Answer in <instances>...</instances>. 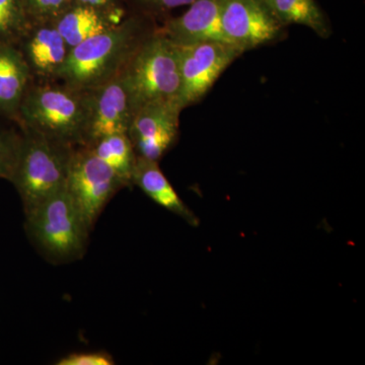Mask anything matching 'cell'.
Returning a JSON list of instances; mask_svg holds the SVG:
<instances>
[{
	"label": "cell",
	"instance_id": "cell-15",
	"mask_svg": "<svg viewBox=\"0 0 365 365\" xmlns=\"http://www.w3.org/2000/svg\"><path fill=\"white\" fill-rule=\"evenodd\" d=\"M31 81L32 76L18 46L0 45V114L18 119Z\"/></svg>",
	"mask_w": 365,
	"mask_h": 365
},
{
	"label": "cell",
	"instance_id": "cell-19",
	"mask_svg": "<svg viewBox=\"0 0 365 365\" xmlns=\"http://www.w3.org/2000/svg\"><path fill=\"white\" fill-rule=\"evenodd\" d=\"M23 134L0 130V179L11 182L20 158Z\"/></svg>",
	"mask_w": 365,
	"mask_h": 365
},
{
	"label": "cell",
	"instance_id": "cell-3",
	"mask_svg": "<svg viewBox=\"0 0 365 365\" xmlns=\"http://www.w3.org/2000/svg\"><path fill=\"white\" fill-rule=\"evenodd\" d=\"M25 215L26 232L48 260L66 263L83 256L91 230L66 186Z\"/></svg>",
	"mask_w": 365,
	"mask_h": 365
},
{
	"label": "cell",
	"instance_id": "cell-2",
	"mask_svg": "<svg viewBox=\"0 0 365 365\" xmlns=\"http://www.w3.org/2000/svg\"><path fill=\"white\" fill-rule=\"evenodd\" d=\"M90 98V90H78L55 81H31L16 120L23 129L73 148L85 145Z\"/></svg>",
	"mask_w": 365,
	"mask_h": 365
},
{
	"label": "cell",
	"instance_id": "cell-12",
	"mask_svg": "<svg viewBox=\"0 0 365 365\" xmlns=\"http://www.w3.org/2000/svg\"><path fill=\"white\" fill-rule=\"evenodd\" d=\"M160 31L177 45L206 41L227 43L220 23V0H194L186 13L168 21Z\"/></svg>",
	"mask_w": 365,
	"mask_h": 365
},
{
	"label": "cell",
	"instance_id": "cell-22",
	"mask_svg": "<svg viewBox=\"0 0 365 365\" xmlns=\"http://www.w3.org/2000/svg\"><path fill=\"white\" fill-rule=\"evenodd\" d=\"M78 4H86L111 13L121 14L119 9V0H74Z\"/></svg>",
	"mask_w": 365,
	"mask_h": 365
},
{
	"label": "cell",
	"instance_id": "cell-5",
	"mask_svg": "<svg viewBox=\"0 0 365 365\" xmlns=\"http://www.w3.org/2000/svg\"><path fill=\"white\" fill-rule=\"evenodd\" d=\"M134 111L155 101H177L181 90L177 45L162 31L153 32L139 46L122 71Z\"/></svg>",
	"mask_w": 365,
	"mask_h": 365
},
{
	"label": "cell",
	"instance_id": "cell-1",
	"mask_svg": "<svg viewBox=\"0 0 365 365\" xmlns=\"http://www.w3.org/2000/svg\"><path fill=\"white\" fill-rule=\"evenodd\" d=\"M151 33L139 18L120 21L110 30L72 48L57 81L85 91L105 85L122 73Z\"/></svg>",
	"mask_w": 365,
	"mask_h": 365
},
{
	"label": "cell",
	"instance_id": "cell-18",
	"mask_svg": "<svg viewBox=\"0 0 365 365\" xmlns=\"http://www.w3.org/2000/svg\"><path fill=\"white\" fill-rule=\"evenodd\" d=\"M31 21L24 0H0V45L18 46Z\"/></svg>",
	"mask_w": 365,
	"mask_h": 365
},
{
	"label": "cell",
	"instance_id": "cell-14",
	"mask_svg": "<svg viewBox=\"0 0 365 365\" xmlns=\"http://www.w3.org/2000/svg\"><path fill=\"white\" fill-rule=\"evenodd\" d=\"M121 14L73 2L55 19L54 25L69 48L76 47L120 23Z\"/></svg>",
	"mask_w": 365,
	"mask_h": 365
},
{
	"label": "cell",
	"instance_id": "cell-16",
	"mask_svg": "<svg viewBox=\"0 0 365 365\" xmlns=\"http://www.w3.org/2000/svg\"><path fill=\"white\" fill-rule=\"evenodd\" d=\"M88 148L116 173L125 186H132V174L137 155L128 134H112L102 137Z\"/></svg>",
	"mask_w": 365,
	"mask_h": 365
},
{
	"label": "cell",
	"instance_id": "cell-8",
	"mask_svg": "<svg viewBox=\"0 0 365 365\" xmlns=\"http://www.w3.org/2000/svg\"><path fill=\"white\" fill-rule=\"evenodd\" d=\"M181 112L177 101H155L137 108L127 132L137 157L158 162L173 148Z\"/></svg>",
	"mask_w": 365,
	"mask_h": 365
},
{
	"label": "cell",
	"instance_id": "cell-21",
	"mask_svg": "<svg viewBox=\"0 0 365 365\" xmlns=\"http://www.w3.org/2000/svg\"><path fill=\"white\" fill-rule=\"evenodd\" d=\"M58 365H113L115 360L108 352L71 353L56 362Z\"/></svg>",
	"mask_w": 365,
	"mask_h": 365
},
{
	"label": "cell",
	"instance_id": "cell-20",
	"mask_svg": "<svg viewBox=\"0 0 365 365\" xmlns=\"http://www.w3.org/2000/svg\"><path fill=\"white\" fill-rule=\"evenodd\" d=\"M74 0H24L31 21H54Z\"/></svg>",
	"mask_w": 365,
	"mask_h": 365
},
{
	"label": "cell",
	"instance_id": "cell-4",
	"mask_svg": "<svg viewBox=\"0 0 365 365\" xmlns=\"http://www.w3.org/2000/svg\"><path fill=\"white\" fill-rule=\"evenodd\" d=\"M73 146L23 129L20 158L11 182L25 213L66 186Z\"/></svg>",
	"mask_w": 365,
	"mask_h": 365
},
{
	"label": "cell",
	"instance_id": "cell-6",
	"mask_svg": "<svg viewBox=\"0 0 365 365\" xmlns=\"http://www.w3.org/2000/svg\"><path fill=\"white\" fill-rule=\"evenodd\" d=\"M125 187L116 173L88 146L74 148L67 174L66 190L91 232L106 205Z\"/></svg>",
	"mask_w": 365,
	"mask_h": 365
},
{
	"label": "cell",
	"instance_id": "cell-9",
	"mask_svg": "<svg viewBox=\"0 0 365 365\" xmlns=\"http://www.w3.org/2000/svg\"><path fill=\"white\" fill-rule=\"evenodd\" d=\"M225 40L242 51L277 39L282 25L262 0H220Z\"/></svg>",
	"mask_w": 365,
	"mask_h": 365
},
{
	"label": "cell",
	"instance_id": "cell-10",
	"mask_svg": "<svg viewBox=\"0 0 365 365\" xmlns=\"http://www.w3.org/2000/svg\"><path fill=\"white\" fill-rule=\"evenodd\" d=\"M90 93L85 146L91 145L104 136L127 134L134 107L123 74L90 90Z\"/></svg>",
	"mask_w": 365,
	"mask_h": 365
},
{
	"label": "cell",
	"instance_id": "cell-7",
	"mask_svg": "<svg viewBox=\"0 0 365 365\" xmlns=\"http://www.w3.org/2000/svg\"><path fill=\"white\" fill-rule=\"evenodd\" d=\"M177 47L181 76L178 103L182 110L199 102L227 66L244 53L240 48L220 41Z\"/></svg>",
	"mask_w": 365,
	"mask_h": 365
},
{
	"label": "cell",
	"instance_id": "cell-13",
	"mask_svg": "<svg viewBox=\"0 0 365 365\" xmlns=\"http://www.w3.org/2000/svg\"><path fill=\"white\" fill-rule=\"evenodd\" d=\"M132 185H136L151 200L184 220L192 227H198L199 220L173 188L160 170L157 160L136 157L132 174Z\"/></svg>",
	"mask_w": 365,
	"mask_h": 365
},
{
	"label": "cell",
	"instance_id": "cell-17",
	"mask_svg": "<svg viewBox=\"0 0 365 365\" xmlns=\"http://www.w3.org/2000/svg\"><path fill=\"white\" fill-rule=\"evenodd\" d=\"M281 25L307 26L321 37H328L329 28L314 0H262Z\"/></svg>",
	"mask_w": 365,
	"mask_h": 365
},
{
	"label": "cell",
	"instance_id": "cell-11",
	"mask_svg": "<svg viewBox=\"0 0 365 365\" xmlns=\"http://www.w3.org/2000/svg\"><path fill=\"white\" fill-rule=\"evenodd\" d=\"M18 48L37 83L56 81L71 50L53 21H31Z\"/></svg>",
	"mask_w": 365,
	"mask_h": 365
}]
</instances>
